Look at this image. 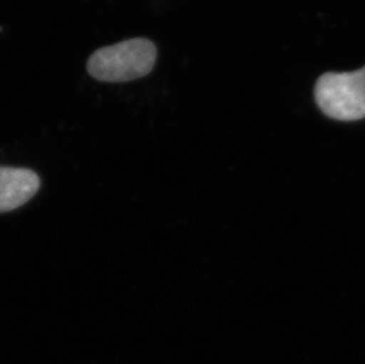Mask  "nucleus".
<instances>
[{
	"mask_svg": "<svg viewBox=\"0 0 365 364\" xmlns=\"http://www.w3.org/2000/svg\"><path fill=\"white\" fill-rule=\"evenodd\" d=\"M314 101L331 120L354 122L365 118V66L352 73H325L317 79Z\"/></svg>",
	"mask_w": 365,
	"mask_h": 364,
	"instance_id": "f03ea898",
	"label": "nucleus"
},
{
	"mask_svg": "<svg viewBox=\"0 0 365 364\" xmlns=\"http://www.w3.org/2000/svg\"><path fill=\"white\" fill-rule=\"evenodd\" d=\"M39 187L38 174L31 169L0 166V213L25 205L37 194Z\"/></svg>",
	"mask_w": 365,
	"mask_h": 364,
	"instance_id": "7ed1b4c3",
	"label": "nucleus"
},
{
	"mask_svg": "<svg viewBox=\"0 0 365 364\" xmlns=\"http://www.w3.org/2000/svg\"><path fill=\"white\" fill-rule=\"evenodd\" d=\"M158 46L148 38L138 37L97 49L86 61L90 77L103 83H127L152 73Z\"/></svg>",
	"mask_w": 365,
	"mask_h": 364,
	"instance_id": "f257e3e1",
	"label": "nucleus"
}]
</instances>
